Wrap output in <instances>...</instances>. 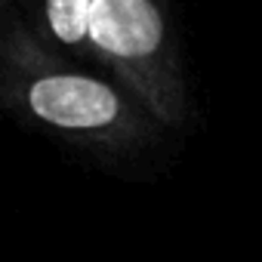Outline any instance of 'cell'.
I'll list each match as a JSON object with an SVG mask.
<instances>
[{
  "instance_id": "obj_1",
  "label": "cell",
  "mask_w": 262,
  "mask_h": 262,
  "mask_svg": "<svg viewBox=\"0 0 262 262\" xmlns=\"http://www.w3.org/2000/svg\"><path fill=\"white\" fill-rule=\"evenodd\" d=\"M28 105L40 120L62 129H99L108 126L120 111L111 86L80 74H53L34 80L28 90Z\"/></svg>"
},
{
  "instance_id": "obj_2",
  "label": "cell",
  "mask_w": 262,
  "mask_h": 262,
  "mask_svg": "<svg viewBox=\"0 0 262 262\" xmlns=\"http://www.w3.org/2000/svg\"><path fill=\"white\" fill-rule=\"evenodd\" d=\"M86 37L120 59H142L161 47L164 19L151 0H93Z\"/></svg>"
},
{
  "instance_id": "obj_3",
  "label": "cell",
  "mask_w": 262,
  "mask_h": 262,
  "mask_svg": "<svg viewBox=\"0 0 262 262\" xmlns=\"http://www.w3.org/2000/svg\"><path fill=\"white\" fill-rule=\"evenodd\" d=\"M93 0H47V19L62 43H77L86 37Z\"/></svg>"
}]
</instances>
